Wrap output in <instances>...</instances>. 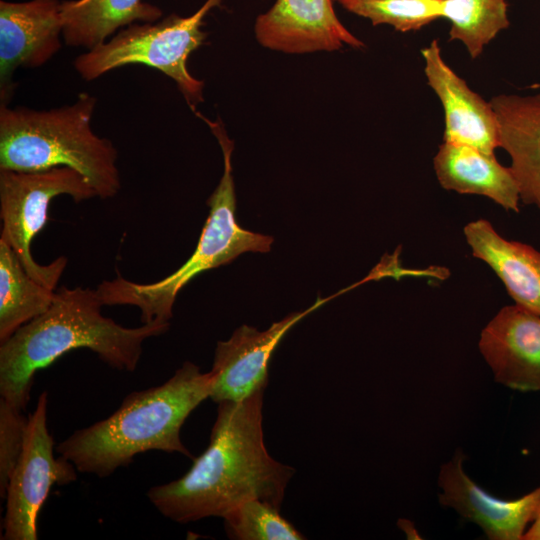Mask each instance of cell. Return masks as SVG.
Wrapping results in <instances>:
<instances>
[{
    "label": "cell",
    "mask_w": 540,
    "mask_h": 540,
    "mask_svg": "<svg viewBox=\"0 0 540 540\" xmlns=\"http://www.w3.org/2000/svg\"><path fill=\"white\" fill-rule=\"evenodd\" d=\"M264 390L218 403L206 450L179 479L151 487L147 497L178 523L224 517L239 504L263 500L280 509L295 469L273 459L264 444Z\"/></svg>",
    "instance_id": "obj_1"
},
{
    "label": "cell",
    "mask_w": 540,
    "mask_h": 540,
    "mask_svg": "<svg viewBox=\"0 0 540 540\" xmlns=\"http://www.w3.org/2000/svg\"><path fill=\"white\" fill-rule=\"evenodd\" d=\"M103 303L90 288L61 287L51 306L0 345V395L24 411L34 374L67 352L86 348L114 369H136L144 342L168 331L169 322L124 327L105 317Z\"/></svg>",
    "instance_id": "obj_2"
},
{
    "label": "cell",
    "mask_w": 540,
    "mask_h": 540,
    "mask_svg": "<svg viewBox=\"0 0 540 540\" xmlns=\"http://www.w3.org/2000/svg\"><path fill=\"white\" fill-rule=\"evenodd\" d=\"M212 376L186 361L159 386L128 394L109 417L77 430L56 446L78 472L107 477L151 450L194 459L182 443L181 428L210 397Z\"/></svg>",
    "instance_id": "obj_3"
},
{
    "label": "cell",
    "mask_w": 540,
    "mask_h": 540,
    "mask_svg": "<svg viewBox=\"0 0 540 540\" xmlns=\"http://www.w3.org/2000/svg\"><path fill=\"white\" fill-rule=\"evenodd\" d=\"M96 97L82 92L74 103L48 110L0 105V169L79 172L101 199L121 188L118 152L93 131Z\"/></svg>",
    "instance_id": "obj_4"
},
{
    "label": "cell",
    "mask_w": 540,
    "mask_h": 540,
    "mask_svg": "<svg viewBox=\"0 0 540 540\" xmlns=\"http://www.w3.org/2000/svg\"><path fill=\"white\" fill-rule=\"evenodd\" d=\"M197 116L210 127L223 154L224 170L218 186L208 199L209 215L198 244L189 259L169 276L148 284L132 282L119 273L103 281L97 292L103 305H128L140 310L141 322H169L178 293L202 272L232 262L245 252L266 253L273 238L242 228L236 219V195L232 175L233 142L220 119L211 121Z\"/></svg>",
    "instance_id": "obj_5"
},
{
    "label": "cell",
    "mask_w": 540,
    "mask_h": 540,
    "mask_svg": "<svg viewBox=\"0 0 540 540\" xmlns=\"http://www.w3.org/2000/svg\"><path fill=\"white\" fill-rule=\"evenodd\" d=\"M222 0H206L192 15L170 14L154 23H134L105 43L79 55L74 68L82 79L92 81L129 64H143L174 80L191 110L204 101V82L188 70V58L205 43L202 30L206 15Z\"/></svg>",
    "instance_id": "obj_6"
},
{
    "label": "cell",
    "mask_w": 540,
    "mask_h": 540,
    "mask_svg": "<svg viewBox=\"0 0 540 540\" xmlns=\"http://www.w3.org/2000/svg\"><path fill=\"white\" fill-rule=\"evenodd\" d=\"M60 195H68L75 202L97 197L87 180L68 167L34 172L0 169V238L14 250L27 273L52 290L67 259L61 256L47 265L39 264L32 256L31 245L47 222L50 202Z\"/></svg>",
    "instance_id": "obj_7"
},
{
    "label": "cell",
    "mask_w": 540,
    "mask_h": 540,
    "mask_svg": "<svg viewBox=\"0 0 540 540\" xmlns=\"http://www.w3.org/2000/svg\"><path fill=\"white\" fill-rule=\"evenodd\" d=\"M48 394L42 392L28 416L23 448L10 475L5 499L4 540H36L39 511L53 485L76 481L77 469L54 456V440L47 426Z\"/></svg>",
    "instance_id": "obj_8"
},
{
    "label": "cell",
    "mask_w": 540,
    "mask_h": 540,
    "mask_svg": "<svg viewBox=\"0 0 540 540\" xmlns=\"http://www.w3.org/2000/svg\"><path fill=\"white\" fill-rule=\"evenodd\" d=\"M59 0L0 1V103L8 105L18 68L46 64L62 47Z\"/></svg>",
    "instance_id": "obj_9"
},
{
    "label": "cell",
    "mask_w": 540,
    "mask_h": 540,
    "mask_svg": "<svg viewBox=\"0 0 540 540\" xmlns=\"http://www.w3.org/2000/svg\"><path fill=\"white\" fill-rule=\"evenodd\" d=\"M318 300L308 309L287 315L268 329L258 331L242 325L226 341H219L215 349L210 399L240 401L268 384L271 356L286 333L305 316L334 298Z\"/></svg>",
    "instance_id": "obj_10"
},
{
    "label": "cell",
    "mask_w": 540,
    "mask_h": 540,
    "mask_svg": "<svg viewBox=\"0 0 540 540\" xmlns=\"http://www.w3.org/2000/svg\"><path fill=\"white\" fill-rule=\"evenodd\" d=\"M333 1L276 0L257 17L255 36L262 46L291 54L364 47L341 23Z\"/></svg>",
    "instance_id": "obj_11"
},
{
    "label": "cell",
    "mask_w": 540,
    "mask_h": 540,
    "mask_svg": "<svg viewBox=\"0 0 540 540\" xmlns=\"http://www.w3.org/2000/svg\"><path fill=\"white\" fill-rule=\"evenodd\" d=\"M464 455L442 465L438 483L439 502L455 509L464 519L479 525L488 539L523 540L540 514V486L514 500L491 495L470 479L463 469Z\"/></svg>",
    "instance_id": "obj_12"
},
{
    "label": "cell",
    "mask_w": 540,
    "mask_h": 540,
    "mask_svg": "<svg viewBox=\"0 0 540 540\" xmlns=\"http://www.w3.org/2000/svg\"><path fill=\"white\" fill-rule=\"evenodd\" d=\"M479 349L496 382L540 391V316L517 304L503 307L482 330Z\"/></svg>",
    "instance_id": "obj_13"
},
{
    "label": "cell",
    "mask_w": 540,
    "mask_h": 540,
    "mask_svg": "<svg viewBox=\"0 0 540 540\" xmlns=\"http://www.w3.org/2000/svg\"><path fill=\"white\" fill-rule=\"evenodd\" d=\"M421 54L428 85L443 106L444 141L494 153L500 148V134L491 103L471 90L444 61L437 40H433Z\"/></svg>",
    "instance_id": "obj_14"
},
{
    "label": "cell",
    "mask_w": 540,
    "mask_h": 540,
    "mask_svg": "<svg viewBox=\"0 0 540 540\" xmlns=\"http://www.w3.org/2000/svg\"><path fill=\"white\" fill-rule=\"evenodd\" d=\"M490 103L499 125L500 147L510 156L521 201L540 212V93L501 94Z\"/></svg>",
    "instance_id": "obj_15"
},
{
    "label": "cell",
    "mask_w": 540,
    "mask_h": 540,
    "mask_svg": "<svg viewBox=\"0 0 540 540\" xmlns=\"http://www.w3.org/2000/svg\"><path fill=\"white\" fill-rule=\"evenodd\" d=\"M463 233L472 255L495 272L515 304L540 316V252L506 239L484 219L469 222Z\"/></svg>",
    "instance_id": "obj_16"
},
{
    "label": "cell",
    "mask_w": 540,
    "mask_h": 540,
    "mask_svg": "<svg viewBox=\"0 0 540 540\" xmlns=\"http://www.w3.org/2000/svg\"><path fill=\"white\" fill-rule=\"evenodd\" d=\"M433 164L437 179L444 189L482 195L505 210L520 211L518 183L510 167L501 165L494 153L444 141Z\"/></svg>",
    "instance_id": "obj_17"
},
{
    "label": "cell",
    "mask_w": 540,
    "mask_h": 540,
    "mask_svg": "<svg viewBox=\"0 0 540 540\" xmlns=\"http://www.w3.org/2000/svg\"><path fill=\"white\" fill-rule=\"evenodd\" d=\"M162 10L142 0L61 1L63 40L71 47L93 49L118 29L134 23H154Z\"/></svg>",
    "instance_id": "obj_18"
},
{
    "label": "cell",
    "mask_w": 540,
    "mask_h": 540,
    "mask_svg": "<svg viewBox=\"0 0 540 540\" xmlns=\"http://www.w3.org/2000/svg\"><path fill=\"white\" fill-rule=\"evenodd\" d=\"M55 291L32 278L20 259L0 238V342L44 313Z\"/></svg>",
    "instance_id": "obj_19"
},
{
    "label": "cell",
    "mask_w": 540,
    "mask_h": 540,
    "mask_svg": "<svg viewBox=\"0 0 540 540\" xmlns=\"http://www.w3.org/2000/svg\"><path fill=\"white\" fill-rule=\"evenodd\" d=\"M441 18L450 21V40H459L472 59L508 28L506 0H443Z\"/></svg>",
    "instance_id": "obj_20"
},
{
    "label": "cell",
    "mask_w": 540,
    "mask_h": 540,
    "mask_svg": "<svg viewBox=\"0 0 540 540\" xmlns=\"http://www.w3.org/2000/svg\"><path fill=\"white\" fill-rule=\"evenodd\" d=\"M443 0H339L349 12L373 25L388 24L400 32L419 30L441 18Z\"/></svg>",
    "instance_id": "obj_21"
},
{
    "label": "cell",
    "mask_w": 540,
    "mask_h": 540,
    "mask_svg": "<svg viewBox=\"0 0 540 540\" xmlns=\"http://www.w3.org/2000/svg\"><path fill=\"white\" fill-rule=\"evenodd\" d=\"M279 510L260 499L239 504L223 517L228 537L237 540L305 539Z\"/></svg>",
    "instance_id": "obj_22"
},
{
    "label": "cell",
    "mask_w": 540,
    "mask_h": 540,
    "mask_svg": "<svg viewBox=\"0 0 540 540\" xmlns=\"http://www.w3.org/2000/svg\"><path fill=\"white\" fill-rule=\"evenodd\" d=\"M28 418L23 410L0 399V494L5 493L10 475L23 448Z\"/></svg>",
    "instance_id": "obj_23"
},
{
    "label": "cell",
    "mask_w": 540,
    "mask_h": 540,
    "mask_svg": "<svg viewBox=\"0 0 540 540\" xmlns=\"http://www.w3.org/2000/svg\"><path fill=\"white\" fill-rule=\"evenodd\" d=\"M523 540H540V514L527 529Z\"/></svg>",
    "instance_id": "obj_24"
},
{
    "label": "cell",
    "mask_w": 540,
    "mask_h": 540,
    "mask_svg": "<svg viewBox=\"0 0 540 540\" xmlns=\"http://www.w3.org/2000/svg\"><path fill=\"white\" fill-rule=\"evenodd\" d=\"M334 1H337V2H338L339 0H334Z\"/></svg>",
    "instance_id": "obj_25"
}]
</instances>
